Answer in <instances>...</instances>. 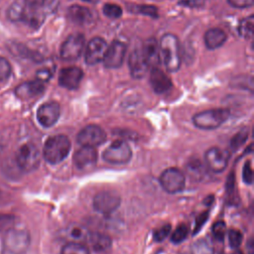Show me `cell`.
<instances>
[{
    "label": "cell",
    "mask_w": 254,
    "mask_h": 254,
    "mask_svg": "<svg viewBox=\"0 0 254 254\" xmlns=\"http://www.w3.org/2000/svg\"><path fill=\"white\" fill-rule=\"evenodd\" d=\"M70 151V141L67 136L60 134L50 137L44 145L43 156L44 159L52 164L56 165L64 161Z\"/></svg>",
    "instance_id": "obj_3"
},
{
    "label": "cell",
    "mask_w": 254,
    "mask_h": 254,
    "mask_svg": "<svg viewBox=\"0 0 254 254\" xmlns=\"http://www.w3.org/2000/svg\"><path fill=\"white\" fill-rule=\"evenodd\" d=\"M228 3L235 8H248L254 4V0H227Z\"/></svg>",
    "instance_id": "obj_39"
},
{
    "label": "cell",
    "mask_w": 254,
    "mask_h": 254,
    "mask_svg": "<svg viewBox=\"0 0 254 254\" xmlns=\"http://www.w3.org/2000/svg\"><path fill=\"white\" fill-rule=\"evenodd\" d=\"M76 140L81 146L95 148L106 141V133L100 126L91 124L79 131Z\"/></svg>",
    "instance_id": "obj_11"
},
{
    "label": "cell",
    "mask_w": 254,
    "mask_h": 254,
    "mask_svg": "<svg viewBox=\"0 0 254 254\" xmlns=\"http://www.w3.org/2000/svg\"><path fill=\"white\" fill-rule=\"evenodd\" d=\"M149 81L153 90L158 94L168 92L173 85L169 76L158 66L151 68Z\"/></svg>",
    "instance_id": "obj_19"
},
{
    "label": "cell",
    "mask_w": 254,
    "mask_h": 254,
    "mask_svg": "<svg viewBox=\"0 0 254 254\" xmlns=\"http://www.w3.org/2000/svg\"><path fill=\"white\" fill-rule=\"evenodd\" d=\"M229 157L230 154L227 150L219 147H211L205 152L204 161L206 167L210 171L214 173H221L226 169Z\"/></svg>",
    "instance_id": "obj_12"
},
{
    "label": "cell",
    "mask_w": 254,
    "mask_h": 254,
    "mask_svg": "<svg viewBox=\"0 0 254 254\" xmlns=\"http://www.w3.org/2000/svg\"><path fill=\"white\" fill-rule=\"evenodd\" d=\"M247 136H248V132L247 130H242L239 131L237 134H235L231 141H230V148L235 151L237 150L241 145L244 144V142L247 140Z\"/></svg>",
    "instance_id": "obj_33"
},
{
    "label": "cell",
    "mask_w": 254,
    "mask_h": 254,
    "mask_svg": "<svg viewBox=\"0 0 254 254\" xmlns=\"http://www.w3.org/2000/svg\"><path fill=\"white\" fill-rule=\"evenodd\" d=\"M83 77L82 70L77 66H67L61 69L59 84L66 89H76Z\"/></svg>",
    "instance_id": "obj_17"
},
{
    "label": "cell",
    "mask_w": 254,
    "mask_h": 254,
    "mask_svg": "<svg viewBox=\"0 0 254 254\" xmlns=\"http://www.w3.org/2000/svg\"><path fill=\"white\" fill-rule=\"evenodd\" d=\"M126 46L120 41H113L107 48L105 56L102 60L105 67L107 68H118L122 65L125 59Z\"/></svg>",
    "instance_id": "obj_13"
},
{
    "label": "cell",
    "mask_w": 254,
    "mask_h": 254,
    "mask_svg": "<svg viewBox=\"0 0 254 254\" xmlns=\"http://www.w3.org/2000/svg\"><path fill=\"white\" fill-rule=\"evenodd\" d=\"M227 39L225 32L219 28H211L204 34V44L207 49L214 50L221 47Z\"/></svg>",
    "instance_id": "obj_23"
},
{
    "label": "cell",
    "mask_w": 254,
    "mask_h": 254,
    "mask_svg": "<svg viewBox=\"0 0 254 254\" xmlns=\"http://www.w3.org/2000/svg\"><path fill=\"white\" fill-rule=\"evenodd\" d=\"M51 75H52V73H51V71L48 68H43V69L38 70V72H37V79H39L40 81L44 82V81L49 80Z\"/></svg>",
    "instance_id": "obj_42"
},
{
    "label": "cell",
    "mask_w": 254,
    "mask_h": 254,
    "mask_svg": "<svg viewBox=\"0 0 254 254\" xmlns=\"http://www.w3.org/2000/svg\"><path fill=\"white\" fill-rule=\"evenodd\" d=\"M207 212H203L201 213L199 216H197L196 218V221H195V226H194V231L193 233H196L198 230H200L201 226L204 224V222L207 220Z\"/></svg>",
    "instance_id": "obj_41"
},
{
    "label": "cell",
    "mask_w": 254,
    "mask_h": 254,
    "mask_svg": "<svg viewBox=\"0 0 254 254\" xmlns=\"http://www.w3.org/2000/svg\"><path fill=\"white\" fill-rule=\"evenodd\" d=\"M233 254H243L240 250H238V249H235V251H234V253Z\"/></svg>",
    "instance_id": "obj_44"
},
{
    "label": "cell",
    "mask_w": 254,
    "mask_h": 254,
    "mask_svg": "<svg viewBox=\"0 0 254 254\" xmlns=\"http://www.w3.org/2000/svg\"><path fill=\"white\" fill-rule=\"evenodd\" d=\"M160 57L166 67L170 72L177 71L182 63L181 46L177 36L173 34H165L159 42Z\"/></svg>",
    "instance_id": "obj_2"
},
{
    "label": "cell",
    "mask_w": 254,
    "mask_h": 254,
    "mask_svg": "<svg viewBox=\"0 0 254 254\" xmlns=\"http://www.w3.org/2000/svg\"><path fill=\"white\" fill-rule=\"evenodd\" d=\"M212 235L216 241L222 242L226 235V225L223 221H217L212 226Z\"/></svg>",
    "instance_id": "obj_32"
},
{
    "label": "cell",
    "mask_w": 254,
    "mask_h": 254,
    "mask_svg": "<svg viewBox=\"0 0 254 254\" xmlns=\"http://www.w3.org/2000/svg\"><path fill=\"white\" fill-rule=\"evenodd\" d=\"M45 90V85L39 79L26 81L17 86L15 92L18 97L21 98H31L40 95Z\"/></svg>",
    "instance_id": "obj_20"
},
{
    "label": "cell",
    "mask_w": 254,
    "mask_h": 254,
    "mask_svg": "<svg viewBox=\"0 0 254 254\" xmlns=\"http://www.w3.org/2000/svg\"><path fill=\"white\" fill-rule=\"evenodd\" d=\"M142 13L144 15H148L151 17H157L158 16V10L155 6H150V5H136L134 6V12Z\"/></svg>",
    "instance_id": "obj_35"
},
{
    "label": "cell",
    "mask_w": 254,
    "mask_h": 254,
    "mask_svg": "<svg viewBox=\"0 0 254 254\" xmlns=\"http://www.w3.org/2000/svg\"><path fill=\"white\" fill-rule=\"evenodd\" d=\"M104 161L114 165L128 163L132 158V150L124 140L117 139L113 141L102 153Z\"/></svg>",
    "instance_id": "obj_6"
},
{
    "label": "cell",
    "mask_w": 254,
    "mask_h": 254,
    "mask_svg": "<svg viewBox=\"0 0 254 254\" xmlns=\"http://www.w3.org/2000/svg\"><path fill=\"white\" fill-rule=\"evenodd\" d=\"M242 178L243 181L248 184L251 185L253 182V172H252V168L250 165V162H246V164L243 167V171H242Z\"/></svg>",
    "instance_id": "obj_37"
},
{
    "label": "cell",
    "mask_w": 254,
    "mask_h": 254,
    "mask_svg": "<svg viewBox=\"0 0 254 254\" xmlns=\"http://www.w3.org/2000/svg\"><path fill=\"white\" fill-rule=\"evenodd\" d=\"M40 152L36 145L26 143L16 153V163L24 172L35 171L40 165Z\"/></svg>",
    "instance_id": "obj_7"
},
{
    "label": "cell",
    "mask_w": 254,
    "mask_h": 254,
    "mask_svg": "<svg viewBox=\"0 0 254 254\" xmlns=\"http://www.w3.org/2000/svg\"><path fill=\"white\" fill-rule=\"evenodd\" d=\"M188 170H189V173L190 174H195L196 176L198 175L199 177L202 176L203 172H202V169H201V164L199 161H191L188 164Z\"/></svg>",
    "instance_id": "obj_38"
},
{
    "label": "cell",
    "mask_w": 254,
    "mask_h": 254,
    "mask_svg": "<svg viewBox=\"0 0 254 254\" xmlns=\"http://www.w3.org/2000/svg\"><path fill=\"white\" fill-rule=\"evenodd\" d=\"M120 195L112 190H103L93 197V208L102 214L114 212L120 205Z\"/></svg>",
    "instance_id": "obj_9"
},
{
    "label": "cell",
    "mask_w": 254,
    "mask_h": 254,
    "mask_svg": "<svg viewBox=\"0 0 254 254\" xmlns=\"http://www.w3.org/2000/svg\"><path fill=\"white\" fill-rule=\"evenodd\" d=\"M89 233L90 232L84 226L79 224H71L64 229V236L67 239L68 242L82 243L87 241Z\"/></svg>",
    "instance_id": "obj_25"
},
{
    "label": "cell",
    "mask_w": 254,
    "mask_h": 254,
    "mask_svg": "<svg viewBox=\"0 0 254 254\" xmlns=\"http://www.w3.org/2000/svg\"><path fill=\"white\" fill-rule=\"evenodd\" d=\"M142 52L147 60V63L150 67L158 66L160 63V53H159V43L155 38L148 39L144 45Z\"/></svg>",
    "instance_id": "obj_21"
},
{
    "label": "cell",
    "mask_w": 254,
    "mask_h": 254,
    "mask_svg": "<svg viewBox=\"0 0 254 254\" xmlns=\"http://www.w3.org/2000/svg\"><path fill=\"white\" fill-rule=\"evenodd\" d=\"M30 245V235L24 229L9 228L2 245V254H24Z\"/></svg>",
    "instance_id": "obj_5"
},
{
    "label": "cell",
    "mask_w": 254,
    "mask_h": 254,
    "mask_svg": "<svg viewBox=\"0 0 254 254\" xmlns=\"http://www.w3.org/2000/svg\"><path fill=\"white\" fill-rule=\"evenodd\" d=\"M11 74L10 63L3 57H0V81L6 80Z\"/></svg>",
    "instance_id": "obj_34"
},
{
    "label": "cell",
    "mask_w": 254,
    "mask_h": 254,
    "mask_svg": "<svg viewBox=\"0 0 254 254\" xmlns=\"http://www.w3.org/2000/svg\"><path fill=\"white\" fill-rule=\"evenodd\" d=\"M13 224V217L10 215L0 214V230H4L5 228L11 227Z\"/></svg>",
    "instance_id": "obj_40"
},
{
    "label": "cell",
    "mask_w": 254,
    "mask_h": 254,
    "mask_svg": "<svg viewBox=\"0 0 254 254\" xmlns=\"http://www.w3.org/2000/svg\"><path fill=\"white\" fill-rule=\"evenodd\" d=\"M170 232H171V225L170 224L163 225L162 227H160L154 231V234H153L154 240L157 242H161L167 238V236L170 234Z\"/></svg>",
    "instance_id": "obj_36"
},
{
    "label": "cell",
    "mask_w": 254,
    "mask_h": 254,
    "mask_svg": "<svg viewBox=\"0 0 254 254\" xmlns=\"http://www.w3.org/2000/svg\"><path fill=\"white\" fill-rule=\"evenodd\" d=\"M68 18L77 25L88 24L92 20V14L89 9L79 5H72L67 10Z\"/></svg>",
    "instance_id": "obj_24"
},
{
    "label": "cell",
    "mask_w": 254,
    "mask_h": 254,
    "mask_svg": "<svg viewBox=\"0 0 254 254\" xmlns=\"http://www.w3.org/2000/svg\"><path fill=\"white\" fill-rule=\"evenodd\" d=\"M91 248L98 253H103L108 251L112 246L111 238L100 232H90L88 239L86 241Z\"/></svg>",
    "instance_id": "obj_22"
},
{
    "label": "cell",
    "mask_w": 254,
    "mask_h": 254,
    "mask_svg": "<svg viewBox=\"0 0 254 254\" xmlns=\"http://www.w3.org/2000/svg\"><path fill=\"white\" fill-rule=\"evenodd\" d=\"M242 239H243V235L238 229L231 228L228 231V242H229V246L232 249H238V247L242 242Z\"/></svg>",
    "instance_id": "obj_31"
},
{
    "label": "cell",
    "mask_w": 254,
    "mask_h": 254,
    "mask_svg": "<svg viewBox=\"0 0 254 254\" xmlns=\"http://www.w3.org/2000/svg\"><path fill=\"white\" fill-rule=\"evenodd\" d=\"M61 254H90V252L83 243L67 242L63 246Z\"/></svg>",
    "instance_id": "obj_27"
},
{
    "label": "cell",
    "mask_w": 254,
    "mask_h": 254,
    "mask_svg": "<svg viewBox=\"0 0 254 254\" xmlns=\"http://www.w3.org/2000/svg\"><path fill=\"white\" fill-rule=\"evenodd\" d=\"M159 182L164 190L169 193H177L184 190L186 179L180 169L169 168L161 174Z\"/></svg>",
    "instance_id": "obj_8"
},
{
    "label": "cell",
    "mask_w": 254,
    "mask_h": 254,
    "mask_svg": "<svg viewBox=\"0 0 254 254\" xmlns=\"http://www.w3.org/2000/svg\"><path fill=\"white\" fill-rule=\"evenodd\" d=\"M237 31L242 38L251 40L254 34V15H250L249 17L242 19L238 24Z\"/></svg>",
    "instance_id": "obj_26"
},
{
    "label": "cell",
    "mask_w": 254,
    "mask_h": 254,
    "mask_svg": "<svg viewBox=\"0 0 254 254\" xmlns=\"http://www.w3.org/2000/svg\"><path fill=\"white\" fill-rule=\"evenodd\" d=\"M102 12L108 18L117 19L122 15V8L113 3H106L102 7Z\"/></svg>",
    "instance_id": "obj_30"
},
{
    "label": "cell",
    "mask_w": 254,
    "mask_h": 254,
    "mask_svg": "<svg viewBox=\"0 0 254 254\" xmlns=\"http://www.w3.org/2000/svg\"><path fill=\"white\" fill-rule=\"evenodd\" d=\"M230 116V111L227 108L208 109L196 113L192 117V122L195 127L202 130H213L221 126Z\"/></svg>",
    "instance_id": "obj_4"
},
{
    "label": "cell",
    "mask_w": 254,
    "mask_h": 254,
    "mask_svg": "<svg viewBox=\"0 0 254 254\" xmlns=\"http://www.w3.org/2000/svg\"><path fill=\"white\" fill-rule=\"evenodd\" d=\"M58 4V0H21L15 2L8 10V18L14 22H24L28 26L37 29L52 13Z\"/></svg>",
    "instance_id": "obj_1"
},
{
    "label": "cell",
    "mask_w": 254,
    "mask_h": 254,
    "mask_svg": "<svg viewBox=\"0 0 254 254\" xmlns=\"http://www.w3.org/2000/svg\"><path fill=\"white\" fill-rule=\"evenodd\" d=\"M248 251H249V253L250 254H253V244H254V242H253V240H252V238H250L249 239V241H248Z\"/></svg>",
    "instance_id": "obj_43"
},
{
    "label": "cell",
    "mask_w": 254,
    "mask_h": 254,
    "mask_svg": "<svg viewBox=\"0 0 254 254\" xmlns=\"http://www.w3.org/2000/svg\"><path fill=\"white\" fill-rule=\"evenodd\" d=\"M128 65L131 75L136 79L144 77L150 67L142 49H134L131 52L128 59Z\"/></svg>",
    "instance_id": "obj_16"
},
{
    "label": "cell",
    "mask_w": 254,
    "mask_h": 254,
    "mask_svg": "<svg viewBox=\"0 0 254 254\" xmlns=\"http://www.w3.org/2000/svg\"><path fill=\"white\" fill-rule=\"evenodd\" d=\"M190 254H213V248L208 241L201 238L190 245Z\"/></svg>",
    "instance_id": "obj_28"
},
{
    "label": "cell",
    "mask_w": 254,
    "mask_h": 254,
    "mask_svg": "<svg viewBox=\"0 0 254 254\" xmlns=\"http://www.w3.org/2000/svg\"><path fill=\"white\" fill-rule=\"evenodd\" d=\"M85 38L80 33L69 35L61 48V58L64 61H74L78 59L83 51Z\"/></svg>",
    "instance_id": "obj_10"
},
{
    "label": "cell",
    "mask_w": 254,
    "mask_h": 254,
    "mask_svg": "<svg viewBox=\"0 0 254 254\" xmlns=\"http://www.w3.org/2000/svg\"><path fill=\"white\" fill-rule=\"evenodd\" d=\"M97 161V152L93 147L81 146L73 155V162L80 170H88L95 166Z\"/></svg>",
    "instance_id": "obj_18"
},
{
    "label": "cell",
    "mask_w": 254,
    "mask_h": 254,
    "mask_svg": "<svg viewBox=\"0 0 254 254\" xmlns=\"http://www.w3.org/2000/svg\"><path fill=\"white\" fill-rule=\"evenodd\" d=\"M108 48L107 43L105 40H103L100 37H95L91 39L85 49V55H84V60L85 63L93 65L98 64L99 62H102L106 50Z\"/></svg>",
    "instance_id": "obj_14"
},
{
    "label": "cell",
    "mask_w": 254,
    "mask_h": 254,
    "mask_svg": "<svg viewBox=\"0 0 254 254\" xmlns=\"http://www.w3.org/2000/svg\"><path fill=\"white\" fill-rule=\"evenodd\" d=\"M189 232V227L186 224H181L175 229V231L171 235V241L175 244H179L188 237Z\"/></svg>",
    "instance_id": "obj_29"
},
{
    "label": "cell",
    "mask_w": 254,
    "mask_h": 254,
    "mask_svg": "<svg viewBox=\"0 0 254 254\" xmlns=\"http://www.w3.org/2000/svg\"><path fill=\"white\" fill-rule=\"evenodd\" d=\"M61 114V108L57 102H47L42 104L37 111V119L44 127H52L57 123Z\"/></svg>",
    "instance_id": "obj_15"
}]
</instances>
